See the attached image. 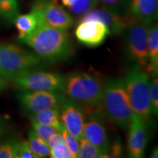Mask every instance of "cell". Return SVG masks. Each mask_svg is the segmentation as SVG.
Here are the masks:
<instances>
[{
	"instance_id": "obj_1",
	"label": "cell",
	"mask_w": 158,
	"mask_h": 158,
	"mask_svg": "<svg viewBox=\"0 0 158 158\" xmlns=\"http://www.w3.org/2000/svg\"><path fill=\"white\" fill-rule=\"evenodd\" d=\"M20 40L44 62L67 61L74 54L73 44L67 31L40 23L30 35Z\"/></svg>"
},
{
	"instance_id": "obj_2",
	"label": "cell",
	"mask_w": 158,
	"mask_h": 158,
	"mask_svg": "<svg viewBox=\"0 0 158 158\" xmlns=\"http://www.w3.org/2000/svg\"><path fill=\"white\" fill-rule=\"evenodd\" d=\"M106 82L97 72L74 73L64 77L63 94L86 108H100Z\"/></svg>"
},
{
	"instance_id": "obj_3",
	"label": "cell",
	"mask_w": 158,
	"mask_h": 158,
	"mask_svg": "<svg viewBox=\"0 0 158 158\" xmlns=\"http://www.w3.org/2000/svg\"><path fill=\"white\" fill-rule=\"evenodd\" d=\"M100 108L114 124L123 129L128 127L135 114L123 78H113L106 82Z\"/></svg>"
},
{
	"instance_id": "obj_4",
	"label": "cell",
	"mask_w": 158,
	"mask_h": 158,
	"mask_svg": "<svg viewBox=\"0 0 158 158\" xmlns=\"http://www.w3.org/2000/svg\"><path fill=\"white\" fill-rule=\"evenodd\" d=\"M149 78L143 69L133 65L123 79L134 114L146 123L152 114Z\"/></svg>"
},
{
	"instance_id": "obj_5",
	"label": "cell",
	"mask_w": 158,
	"mask_h": 158,
	"mask_svg": "<svg viewBox=\"0 0 158 158\" xmlns=\"http://www.w3.org/2000/svg\"><path fill=\"white\" fill-rule=\"evenodd\" d=\"M42 62L33 51L13 43H0V75L9 81L26 71L37 69Z\"/></svg>"
},
{
	"instance_id": "obj_6",
	"label": "cell",
	"mask_w": 158,
	"mask_h": 158,
	"mask_svg": "<svg viewBox=\"0 0 158 158\" xmlns=\"http://www.w3.org/2000/svg\"><path fill=\"white\" fill-rule=\"evenodd\" d=\"M148 29L149 25L138 21L130 15L123 32L126 59L133 65H136L143 70L149 61Z\"/></svg>"
},
{
	"instance_id": "obj_7",
	"label": "cell",
	"mask_w": 158,
	"mask_h": 158,
	"mask_svg": "<svg viewBox=\"0 0 158 158\" xmlns=\"http://www.w3.org/2000/svg\"><path fill=\"white\" fill-rule=\"evenodd\" d=\"M10 81L22 91H49L62 92L64 77L57 73L30 70L12 78Z\"/></svg>"
},
{
	"instance_id": "obj_8",
	"label": "cell",
	"mask_w": 158,
	"mask_h": 158,
	"mask_svg": "<svg viewBox=\"0 0 158 158\" xmlns=\"http://www.w3.org/2000/svg\"><path fill=\"white\" fill-rule=\"evenodd\" d=\"M39 23L48 27L68 31L73 24V19L56 0H36L31 6Z\"/></svg>"
},
{
	"instance_id": "obj_9",
	"label": "cell",
	"mask_w": 158,
	"mask_h": 158,
	"mask_svg": "<svg viewBox=\"0 0 158 158\" xmlns=\"http://www.w3.org/2000/svg\"><path fill=\"white\" fill-rule=\"evenodd\" d=\"M66 98L60 92L49 91H22L18 94L21 108L28 115L47 108H59Z\"/></svg>"
},
{
	"instance_id": "obj_10",
	"label": "cell",
	"mask_w": 158,
	"mask_h": 158,
	"mask_svg": "<svg viewBox=\"0 0 158 158\" xmlns=\"http://www.w3.org/2000/svg\"><path fill=\"white\" fill-rule=\"evenodd\" d=\"M59 116L63 127L78 141L81 139L83 128L86 120L84 106L66 98L59 107Z\"/></svg>"
},
{
	"instance_id": "obj_11",
	"label": "cell",
	"mask_w": 158,
	"mask_h": 158,
	"mask_svg": "<svg viewBox=\"0 0 158 158\" xmlns=\"http://www.w3.org/2000/svg\"><path fill=\"white\" fill-rule=\"evenodd\" d=\"M130 17V15L122 14L101 6L100 7H94L83 15L80 19V21L89 20L100 21L108 27L110 35H118L123 34Z\"/></svg>"
},
{
	"instance_id": "obj_12",
	"label": "cell",
	"mask_w": 158,
	"mask_h": 158,
	"mask_svg": "<svg viewBox=\"0 0 158 158\" xmlns=\"http://www.w3.org/2000/svg\"><path fill=\"white\" fill-rule=\"evenodd\" d=\"M75 35L81 44L93 48L102 45L110 35V31L101 21L89 20L80 21L75 31Z\"/></svg>"
},
{
	"instance_id": "obj_13",
	"label": "cell",
	"mask_w": 158,
	"mask_h": 158,
	"mask_svg": "<svg viewBox=\"0 0 158 158\" xmlns=\"http://www.w3.org/2000/svg\"><path fill=\"white\" fill-rule=\"evenodd\" d=\"M127 152L130 157L141 158L147 149L149 134L146 122L134 115L128 126Z\"/></svg>"
},
{
	"instance_id": "obj_14",
	"label": "cell",
	"mask_w": 158,
	"mask_h": 158,
	"mask_svg": "<svg viewBox=\"0 0 158 158\" xmlns=\"http://www.w3.org/2000/svg\"><path fill=\"white\" fill-rule=\"evenodd\" d=\"M86 114H89V118L85 120L83 128V138L108 152L110 145L109 138L106 126L99 117V113L91 114L90 112H86Z\"/></svg>"
},
{
	"instance_id": "obj_15",
	"label": "cell",
	"mask_w": 158,
	"mask_h": 158,
	"mask_svg": "<svg viewBox=\"0 0 158 158\" xmlns=\"http://www.w3.org/2000/svg\"><path fill=\"white\" fill-rule=\"evenodd\" d=\"M130 15L142 23L149 25L158 15V0H128Z\"/></svg>"
},
{
	"instance_id": "obj_16",
	"label": "cell",
	"mask_w": 158,
	"mask_h": 158,
	"mask_svg": "<svg viewBox=\"0 0 158 158\" xmlns=\"http://www.w3.org/2000/svg\"><path fill=\"white\" fill-rule=\"evenodd\" d=\"M149 64L145 71L149 76H157L158 72V27L155 23L149 25L148 29Z\"/></svg>"
},
{
	"instance_id": "obj_17",
	"label": "cell",
	"mask_w": 158,
	"mask_h": 158,
	"mask_svg": "<svg viewBox=\"0 0 158 158\" xmlns=\"http://www.w3.org/2000/svg\"><path fill=\"white\" fill-rule=\"evenodd\" d=\"M30 121H35L54 127L61 132L63 127L59 116V108L53 107L42 109L35 113L29 114Z\"/></svg>"
},
{
	"instance_id": "obj_18",
	"label": "cell",
	"mask_w": 158,
	"mask_h": 158,
	"mask_svg": "<svg viewBox=\"0 0 158 158\" xmlns=\"http://www.w3.org/2000/svg\"><path fill=\"white\" fill-rule=\"evenodd\" d=\"M14 23L19 40L30 35L40 24L36 15L31 11L27 14L18 15L15 19Z\"/></svg>"
},
{
	"instance_id": "obj_19",
	"label": "cell",
	"mask_w": 158,
	"mask_h": 158,
	"mask_svg": "<svg viewBox=\"0 0 158 158\" xmlns=\"http://www.w3.org/2000/svg\"><path fill=\"white\" fill-rule=\"evenodd\" d=\"M27 142L30 149L37 158L49 157L50 147H48V143L42 138H40L33 130H29Z\"/></svg>"
},
{
	"instance_id": "obj_20",
	"label": "cell",
	"mask_w": 158,
	"mask_h": 158,
	"mask_svg": "<svg viewBox=\"0 0 158 158\" xmlns=\"http://www.w3.org/2000/svg\"><path fill=\"white\" fill-rule=\"evenodd\" d=\"M79 158H108V152L82 138L79 140Z\"/></svg>"
},
{
	"instance_id": "obj_21",
	"label": "cell",
	"mask_w": 158,
	"mask_h": 158,
	"mask_svg": "<svg viewBox=\"0 0 158 158\" xmlns=\"http://www.w3.org/2000/svg\"><path fill=\"white\" fill-rule=\"evenodd\" d=\"M19 15L18 0H0V18L5 23L11 24Z\"/></svg>"
},
{
	"instance_id": "obj_22",
	"label": "cell",
	"mask_w": 158,
	"mask_h": 158,
	"mask_svg": "<svg viewBox=\"0 0 158 158\" xmlns=\"http://www.w3.org/2000/svg\"><path fill=\"white\" fill-rule=\"evenodd\" d=\"M21 140L10 138L0 143V158L16 157Z\"/></svg>"
},
{
	"instance_id": "obj_23",
	"label": "cell",
	"mask_w": 158,
	"mask_h": 158,
	"mask_svg": "<svg viewBox=\"0 0 158 158\" xmlns=\"http://www.w3.org/2000/svg\"><path fill=\"white\" fill-rule=\"evenodd\" d=\"M98 5L97 0H76L68 9L73 14L83 16Z\"/></svg>"
},
{
	"instance_id": "obj_24",
	"label": "cell",
	"mask_w": 158,
	"mask_h": 158,
	"mask_svg": "<svg viewBox=\"0 0 158 158\" xmlns=\"http://www.w3.org/2000/svg\"><path fill=\"white\" fill-rule=\"evenodd\" d=\"M31 126H32L33 130L40 138H42L45 141H48V138L52 135L53 134L57 132H59L58 130L50 125L40 123V122L35 121H31Z\"/></svg>"
},
{
	"instance_id": "obj_25",
	"label": "cell",
	"mask_w": 158,
	"mask_h": 158,
	"mask_svg": "<svg viewBox=\"0 0 158 158\" xmlns=\"http://www.w3.org/2000/svg\"><path fill=\"white\" fill-rule=\"evenodd\" d=\"M63 137H64V143L70 150L73 158L78 157V151H79V141L77 138L70 134L69 132L64 127L61 130Z\"/></svg>"
},
{
	"instance_id": "obj_26",
	"label": "cell",
	"mask_w": 158,
	"mask_h": 158,
	"mask_svg": "<svg viewBox=\"0 0 158 158\" xmlns=\"http://www.w3.org/2000/svg\"><path fill=\"white\" fill-rule=\"evenodd\" d=\"M98 5L124 14V10H128V0H97Z\"/></svg>"
},
{
	"instance_id": "obj_27",
	"label": "cell",
	"mask_w": 158,
	"mask_h": 158,
	"mask_svg": "<svg viewBox=\"0 0 158 158\" xmlns=\"http://www.w3.org/2000/svg\"><path fill=\"white\" fill-rule=\"evenodd\" d=\"M150 100L152 114L157 116L158 114V80L157 76L153 77L150 81Z\"/></svg>"
},
{
	"instance_id": "obj_28",
	"label": "cell",
	"mask_w": 158,
	"mask_h": 158,
	"mask_svg": "<svg viewBox=\"0 0 158 158\" xmlns=\"http://www.w3.org/2000/svg\"><path fill=\"white\" fill-rule=\"evenodd\" d=\"M49 157L51 158H73L65 143H58L51 147Z\"/></svg>"
},
{
	"instance_id": "obj_29",
	"label": "cell",
	"mask_w": 158,
	"mask_h": 158,
	"mask_svg": "<svg viewBox=\"0 0 158 158\" xmlns=\"http://www.w3.org/2000/svg\"><path fill=\"white\" fill-rule=\"evenodd\" d=\"M123 147L121 142V140L117 138L113 143H110L109 147L108 150V157L117 158L121 157L123 155Z\"/></svg>"
},
{
	"instance_id": "obj_30",
	"label": "cell",
	"mask_w": 158,
	"mask_h": 158,
	"mask_svg": "<svg viewBox=\"0 0 158 158\" xmlns=\"http://www.w3.org/2000/svg\"><path fill=\"white\" fill-rule=\"evenodd\" d=\"M17 158H37L29 147L27 141L21 140L16 155Z\"/></svg>"
},
{
	"instance_id": "obj_31",
	"label": "cell",
	"mask_w": 158,
	"mask_h": 158,
	"mask_svg": "<svg viewBox=\"0 0 158 158\" xmlns=\"http://www.w3.org/2000/svg\"><path fill=\"white\" fill-rule=\"evenodd\" d=\"M47 143L50 148L58 143H64V137H63L62 133L57 132V133H55L52 135H51V137L48 138V141H47Z\"/></svg>"
},
{
	"instance_id": "obj_32",
	"label": "cell",
	"mask_w": 158,
	"mask_h": 158,
	"mask_svg": "<svg viewBox=\"0 0 158 158\" xmlns=\"http://www.w3.org/2000/svg\"><path fill=\"white\" fill-rule=\"evenodd\" d=\"M7 128H8L7 120L0 116V140L7 133Z\"/></svg>"
},
{
	"instance_id": "obj_33",
	"label": "cell",
	"mask_w": 158,
	"mask_h": 158,
	"mask_svg": "<svg viewBox=\"0 0 158 158\" xmlns=\"http://www.w3.org/2000/svg\"><path fill=\"white\" fill-rule=\"evenodd\" d=\"M9 86V81L0 75V92L5 91Z\"/></svg>"
},
{
	"instance_id": "obj_34",
	"label": "cell",
	"mask_w": 158,
	"mask_h": 158,
	"mask_svg": "<svg viewBox=\"0 0 158 158\" xmlns=\"http://www.w3.org/2000/svg\"><path fill=\"white\" fill-rule=\"evenodd\" d=\"M75 1H76V0H62V2L63 4V5L68 8L69 7H70V6L74 3Z\"/></svg>"
},
{
	"instance_id": "obj_35",
	"label": "cell",
	"mask_w": 158,
	"mask_h": 158,
	"mask_svg": "<svg viewBox=\"0 0 158 158\" xmlns=\"http://www.w3.org/2000/svg\"><path fill=\"white\" fill-rule=\"evenodd\" d=\"M151 158H157L158 157V150L157 148L153 150V152H152L151 155H150Z\"/></svg>"
}]
</instances>
